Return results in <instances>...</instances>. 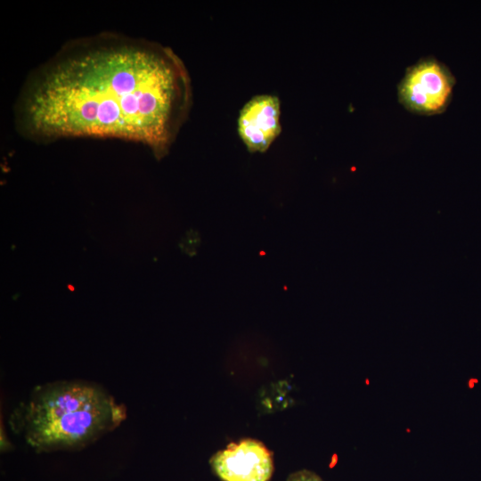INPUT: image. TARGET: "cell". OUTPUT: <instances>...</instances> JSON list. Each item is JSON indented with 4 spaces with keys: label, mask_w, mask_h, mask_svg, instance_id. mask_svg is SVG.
<instances>
[{
    "label": "cell",
    "mask_w": 481,
    "mask_h": 481,
    "mask_svg": "<svg viewBox=\"0 0 481 481\" xmlns=\"http://www.w3.org/2000/svg\"><path fill=\"white\" fill-rule=\"evenodd\" d=\"M189 73L159 43L114 33L67 42L18 96V130L31 139L118 137L165 155L192 105Z\"/></svg>",
    "instance_id": "1"
},
{
    "label": "cell",
    "mask_w": 481,
    "mask_h": 481,
    "mask_svg": "<svg viewBox=\"0 0 481 481\" xmlns=\"http://www.w3.org/2000/svg\"><path fill=\"white\" fill-rule=\"evenodd\" d=\"M126 407L102 386L61 380L37 387L19 406L13 428L38 452L77 450L126 419Z\"/></svg>",
    "instance_id": "2"
},
{
    "label": "cell",
    "mask_w": 481,
    "mask_h": 481,
    "mask_svg": "<svg viewBox=\"0 0 481 481\" xmlns=\"http://www.w3.org/2000/svg\"><path fill=\"white\" fill-rule=\"evenodd\" d=\"M455 83L444 63L432 56L424 57L406 69L397 86L398 101L412 113L441 114L451 102Z\"/></svg>",
    "instance_id": "3"
},
{
    "label": "cell",
    "mask_w": 481,
    "mask_h": 481,
    "mask_svg": "<svg viewBox=\"0 0 481 481\" xmlns=\"http://www.w3.org/2000/svg\"><path fill=\"white\" fill-rule=\"evenodd\" d=\"M210 465L224 481H268L273 472L271 452L260 441L246 438L215 453Z\"/></svg>",
    "instance_id": "4"
},
{
    "label": "cell",
    "mask_w": 481,
    "mask_h": 481,
    "mask_svg": "<svg viewBox=\"0 0 481 481\" xmlns=\"http://www.w3.org/2000/svg\"><path fill=\"white\" fill-rule=\"evenodd\" d=\"M280 112V100L275 95H256L244 104L238 132L249 152H265L279 135Z\"/></svg>",
    "instance_id": "5"
},
{
    "label": "cell",
    "mask_w": 481,
    "mask_h": 481,
    "mask_svg": "<svg viewBox=\"0 0 481 481\" xmlns=\"http://www.w3.org/2000/svg\"><path fill=\"white\" fill-rule=\"evenodd\" d=\"M287 481H323V480L315 473L310 470L302 469V470H298L290 474Z\"/></svg>",
    "instance_id": "6"
}]
</instances>
